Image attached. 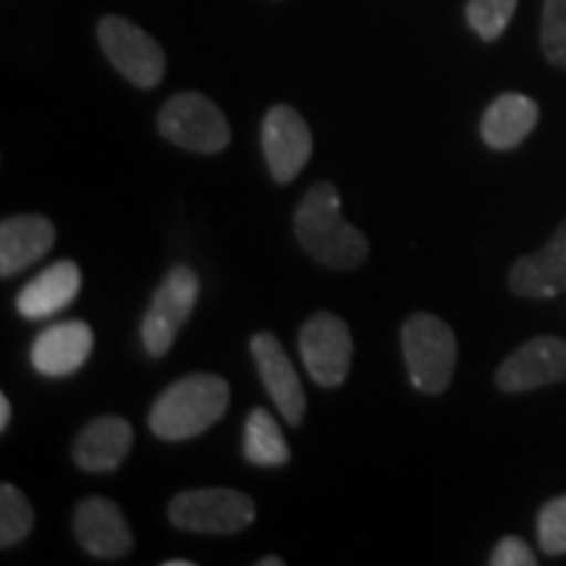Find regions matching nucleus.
I'll use <instances>...</instances> for the list:
<instances>
[{
	"instance_id": "obj_13",
	"label": "nucleus",
	"mask_w": 566,
	"mask_h": 566,
	"mask_svg": "<svg viewBox=\"0 0 566 566\" xmlns=\"http://www.w3.org/2000/svg\"><path fill=\"white\" fill-rule=\"evenodd\" d=\"M92 346H95V334L87 323L66 321L48 325L40 331L32 342L30 359L32 367L48 378H63V375L76 373L87 363Z\"/></svg>"
},
{
	"instance_id": "obj_1",
	"label": "nucleus",
	"mask_w": 566,
	"mask_h": 566,
	"mask_svg": "<svg viewBox=\"0 0 566 566\" xmlns=\"http://www.w3.org/2000/svg\"><path fill=\"white\" fill-rule=\"evenodd\" d=\"M296 242L315 263L334 271H354L370 258V242L357 226L344 221L342 195L331 181H317L294 212Z\"/></svg>"
},
{
	"instance_id": "obj_8",
	"label": "nucleus",
	"mask_w": 566,
	"mask_h": 566,
	"mask_svg": "<svg viewBox=\"0 0 566 566\" xmlns=\"http://www.w3.org/2000/svg\"><path fill=\"white\" fill-rule=\"evenodd\" d=\"M352 331L334 313H317L302 325L300 352L310 378L323 388L342 386L352 365Z\"/></svg>"
},
{
	"instance_id": "obj_25",
	"label": "nucleus",
	"mask_w": 566,
	"mask_h": 566,
	"mask_svg": "<svg viewBox=\"0 0 566 566\" xmlns=\"http://www.w3.org/2000/svg\"><path fill=\"white\" fill-rule=\"evenodd\" d=\"M11 424V401L9 396H0V433H6Z\"/></svg>"
},
{
	"instance_id": "obj_17",
	"label": "nucleus",
	"mask_w": 566,
	"mask_h": 566,
	"mask_svg": "<svg viewBox=\"0 0 566 566\" xmlns=\"http://www.w3.org/2000/svg\"><path fill=\"white\" fill-rule=\"evenodd\" d=\"M537 118H541V108L533 97L522 92H506L488 105L480 122V137L493 150H514L533 134Z\"/></svg>"
},
{
	"instance_id": "obj_3",
	"label": "nucleus",
	"mask_w": 566,
	"mask_h": 566,
	"mask_svg": "<svg viewBox=\"0 0 566 566\" xmlns=\"http://www.w3.org/2000/svg\"><path fill=\"white\" fill-rule=\"evenodd\" d=\"M401 349L417 391L443 394L449 388L457 367V336L451 325L430 313H417L401 328Z\"/></svg>"
},
{
	"instance_id": "obj_14",
	"label": "nucleus",
	"mask_w": 566,
	"mask_h": 566,
	"mask_svg": "<svg viewBox=\"0 0 566 566\" xmlns=\"http://www.w3.org/2000/svg\"><path fill=\"white\" fill-rule=\"evenodd\" d=\"M509 289L525 300H554L566 292V221L541 252L516 260L509 273Z\"/></svg>"
},
{
	"instance_id": "obj_26",
	"label": "nucleus",
	"mask_w": 566,
	"mask_h": 566,
	"mask_svg": "<svg viewBox=\"0 0 566 566\" xmlns=\"http://www.w3.org/2000/svg\"><path fill=\"white\" fill-rule=\"evenodd\" d=\"M258 566H283V558H279V556H268V558H260Z\"/></svg>"
},
{
	"instance_id": "obj_12",
	"label": "nucleus",
	"mask_w": 566,
	"mask_h": 566,
	"mask_svg": "<svg viewBox=\"0 0 566 566\" xmlns=\"http://www.w3.org/2000/svg\"><path fill=\"white\" fill-rule=\"evenodd\" d=\"M74 535L95 558H124L134 546V535L122 509L113 501L92 495L74 512Z\"/></svg>"
},
{
	"instance_id": "obj_10",
	"label": "nucleus",
	"mask_w": 566,
	"mask_h": 566,
	"mask_svg": "<svg viewBox=\"0 0 566 566\" xmlns=\"http://www.w3.org/2000/svg\"><path fill=\"white\" fill-rule=\"evenodd\" d=\"M566 380V342L537 336L522 344L495 373V384L506 394H522Z\"/></svg>"
},
{
	"instance_id": "obj_6",
	"label": "nucleus",
	"mask_w": 566,
	"mask_h": 566,
	"mask_svg": "<svg viewBox=\"0 0 566 566\" xmlns=\"http://www.w3.org/2000/svg\"><path fill=\"white\" fill-rule=\"evenodd\" d=\"M200 300V279L192 268L176 265L166 273L160 286L155 289L150 307L142 317V346L150 357L160 359L171 352L179 336L181 325L195 313V304Z\"/></svg>"
},
{
	"instance_id": "obj_11",
	"label": "nucleus",
	"mask_w": 566,
	"mask_h": 566,
	"mask_svg": "<svg viewBox=\"0 0 566 566\" xmlns=\"http://www.w3.org/2000/svg\"><path fill=\"white\" fill-rule=\"evenodd\" d=\"M250 352L254 365H258L260 380L265 384L283 420L292 424V428L302 424L304 412H307V396H304L300 375H296L292 359L283 352L279 338L268 334V331H260V334L252 336Z\"/></svg>"
},
{
	"instance_id": "obj_4",
	"label": "nucleus",
	"mask_w": 566,
	"mask_h": 566,
	"mask_svg": "<svg viewBox=\"0 0 566 566\" xmlns=\"http://www.w3.org/2000/svg\"><path fill=\"white\" fill-rule=\"evenodd\" d=\"M168 520L184 533L233 535L254 522V501L233 488H197L176 495Z\"/></svg>"
},
{
	"instance_id": "obj_7",
	"label": "nucleus",
	"mask_w": 566,
	"mask_h": 566,
	"mask_svg": "<svg viewBox=\"0 0 566 566\" xmlns=\"http://www.w3.org/2000/svg\"><path fill=\"white\" fill-rule=\"evenodd\" d=\"M97 40L118 74H124L134 87L150 90L163 82L166 53L142 27L124 17H105L97 24Z\"/></svg>"
},
{
	"instance_id": "obj_20",
	"label": "nucleus",
	"mask_w": 566,
	"mask_h": 566,
	"mask_svg": "<svg viewBox=\"0 0 566 566\" xmlns=\"http://www.w3.org/2000/svg\"><path fill=\"white\" fill-rule=\"evenodd\" d=\"M34 527V512L17 485H0V546L11 548L24 541Z\"/></svg>"
},
{
	"instance_id": "obj_27",
	"label": "nucleus",
	"mask_w": 566,
	"mask_h": 566,
	"mask_svg": "<svg viewBox=\"0 0 566 566\" xmlns=\"http://www.w3.org/2000/svg\"><path fill=\"white\" fill-rule=\"evenodd\" d=\"M166 566H195V562H184V558H174V562H166Z\"/></svg>"
},
{
	"instance_id": "obj_22",
	"label": "nucleus",
	"mask_w": 566,
	"mask_h": 566,
	"mask_svg": "<svg viewBox=\"0 0 566 566\" xmlns=\"http://www.w3.org/2000/svg\"><path fill=\"white\" fill-rule=\"evenodd\" d=\"M541 45L548 63L566 69V0H543Z\"/></svg>"
},
{
	"instance_id": "obj_21",
	"label": "nucleus",
	"mask_w": 566,
	"mask_h": 566,
	"mask_svg": "<svg viewBox=\"0 0 566 566\" xmlns=\"http://www.w3.org/2000/svg\"><path fill=\"white\" fill-rule=\"evenodd\" d=\"M520 0H470L467 3V24L480 40L493 42L512 24Z\"/></svg>"
},
{
	"instance_id": "obj_18",
	"label": "nucleus",
	"mask_w": 566,
	"mask_h": 566,
	"mask_svg": "<svg viewBox=\"0 0 566 566\" xmlns=\"http://www.w3.org/2000/svg\"><path fill=\"white\" fill-rule=\"evenodd\" d=\"M134 430L122 417H97L74 443V462L84 472H113L132 451Z\"/></svg>"
},
{
	"instance_id": "obj_2",
	"label": "nucleus",
	"mask_w": 566,
	"mask_h": 566,
	"mask_svg": "<svg viewBox=\"0 0 566 566\" xmlns=\"http://www.w3.org/2000/svg\"><path fill=\"white\" fill-rule=\"evenodd\" d=\"M229 384L216 373H195L168 386L150 409V430L163 441L202 436L226 415Z\"/></svg>"
},
{
	"instance_id": "obj_19",
	"label": "nucleus",
	"mask_w": 566,
	"mask_h": 566,
	"mask_svg": "<svg viewBox=\"0 0 566 566\" xmlns=\"http://www.w3.org/2000/svg\"><path fill=\"white\" fill-rule=\"evenodd\" d=\"M244 459L254 467H283L289 462V443L268 409H252L244 422Z\"/></svg>"
},
{
	"instance_id": "obj_16",
	"label": "nucleus",
	"mask_w": 566,
	"mask_h": 566,
	"mask_svg": "<svg viewBox=\"0 0 566 566\" xmlns=\"http://www.w3.org/2000/svg\"><path fill=\"white\" fill-rule=\"evenodd\" d=\"M55 244V226L45 216H13L0 223V275L11 279L45 258Z\"/></svg>"
},
{
	"instance_id": "obj_9",
	"label": "nucleus",
	"mask_w": 566,
	"mask_h": 566,
	"mask_svg": "<svg viewBox=\"0 0 566 566\" xmlns=\"http://www.w3.org/2000/svg\"><path fill=\"white\" fill-rule=\"evenodd\" d=\"M263 155L279 184L294 181L313 155V134L292 105H273L263 122Z\"/></svg>"
},
{
	"instance_id": "obj_23",
	"label": "nucleus",
	"mask_w": 566,
	"mask_h": 566,
	"mask_svg": "<svg viewBox=\"0 0 566 566\" xmlns=\"http://www.w3.org/2000/svg\"><path fill=\"white\" fill-rule=\"evenodd\" d=\"M537 541L548 556L566 554V495L548 501L537 514Z\"/></svg>"
},
{
	"instance_id": "obj_5",
	"label": "nucleus",
	"mask_w": 566,
	"mask_h": 566,
	"mask_svg": "<svg viewBox=\"0 0 566 566\" xmlns=\"http://www.w3.org/2000/svg\"><path fill=\"white\" fill-rule=\"evenodd\" d=\"M158 132L181 150L202 155L221 153L231 142V126L223 111L200 92H181L163 105Z\"/></svg>"
},
{
	"instance_id": "obj_15",
	"label": "nucleus",
	"mask_w": 566,
	"mask_h": 566,
	"mask_svg": "<svg viewBox=\"0 0 566 566\" xmlns=\"http://www.w3.org/2000/svg\"><path fill=\"white\" fill-rule=\"evenodd\" d=\"M82 271L71 260H59L51 268L34 275L17 296V310L27 321H45L80 296Z\"/></svg>"
},
{
	"instance_id": "obj_24",
	"label": "nucleus",
	"mask_w": 566,
	"mask_h": 566,
	"mask_svg": "<svg viewBox=\"0 0 566 566\" xmlns=\"http://www.w3.org/2000/svg\"><path fill=\"white\" fill-rule=\"evenodd\" d=\"M488 562H491V566H535L537 556L535 551L522 541V537L506 535L501 537L499 546L493 548V554Z\"/></svg>"
}]
</instances>
